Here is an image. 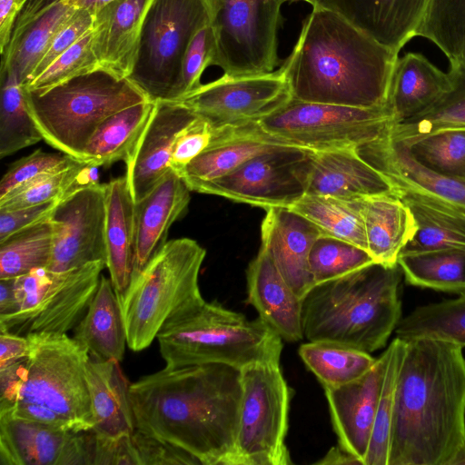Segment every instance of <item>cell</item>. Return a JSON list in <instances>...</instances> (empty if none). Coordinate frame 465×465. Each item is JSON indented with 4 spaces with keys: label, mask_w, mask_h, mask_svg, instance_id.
Instances as JSON below:
<instances>
[{
    "label": "cell",
    "mask_w": 465,
    "mask_h": 465,
    "mask_svg": "<svg viewBox=\"0 0 465 465\" xmlns=\"http://www.w3.org/2000/svg\"><path fill=\"white\" fill-rule=\"evenodd\" d=\"M465 442L462 347L406 341L400 363L388 465H449Z\"/></svg>",
    "instance_id": "cell-2"
},
{
    "label": "cell",
    "mask_w": 465,
    "mask_h": 465,
    "mask_svg": "<svg viewBox=\"0 0 465 465\" xmlns=\"http://www.w3.org/2000/svg\"><path fill=\"white\" fill-rule=\"evenodd\" d=\"M104 186L106 267L116 294H121L134 271L135 202L125 175L112 179Z\"/></svg>",
    "instance_id": "cell-31"
},
{
    "label": "cell",
    "mask_w": 465,
    "mask_h": 465,
    "mask_svg": "<svg viewBox=\"0 0 465 465\" xmlns=\"http://www.w3.org/2000/svg\"><path fill=\"white\" fill-rule=\"evenodd\" d=\"M389 125L377 137L356 147L360 156L381 173L396 193L418 195L465 216V180L423 165L405 143L391 136Z\"/></svg>",
    "instance_id": "cell-17"
},
{
    "label": "cell",
    "mask_w": 465,
    "mask_h": 465,
    "mask_svg": "<svg viewBox=\"0 0 465 465\" xmlns=\"http://www.w3.org/2000/svg\"><path fill=\"white\" fill-rule=\"evenodd\" d=\"M93 19L94 15L89 11L77 9L52 40L47 50L36 64L29 82L39 75L58 56L81 39L92 28Z\"/></svg>",
    "instance_id": "cell-53"
},
{
    "label": "cell",
    "mask_w": 465,
    "mask_h": 465,
    "mask_svg": "<svg viewBox=\"0 0 465 465\" xmlns=\"http://www.w3.org/2000/svg\"><path fill=\"white\" fill-rule=\"evenodd\" d=\"M77 9H85L93 15L102 7L114 0H65Z\"/></svg>",
    "instance_id": "cell-60"
},
{
    "label": "cell",
    "mask_w": 465,
    "mask_h": 465,
    "mask_svg": "<svg viewBox=\"0 0 465 465\" xmlns=\"http://www.w3.org/2000/svg\"><path fill=\"white\" fill-rule=\"evenodd\" d=\"M375 263L370 253L349 242L322 234L313 243L309 265L314 285Z\"/></svg>",
    "instance_id": "cell-46"
},
{
    "label": "cell",
    "mask_w": 465,
    "mask_h": 465,
    "mask_svg": "<svg viewBox=\"0 0 465 465\" xmlns=\"http://www.w3.org/2000/svg\"><path fill=\"white\" fill-rule=\"evenodd\" d=\"M405 143L426 167L465 180V128L442 129Z\"/></svg>",
    "instance_id": "cell-47"
},
{
    "label": "cell",
    "mask_w": 465,
    "mask_h": 465,
    "mask_svg": "<svg viewBox=\"0 0 465 465\" xmlns=\"http://www.w3.org/2000/svg\"><path fill=\"white\" fill-rule=\"evenodd\" d=\"M29 351L26 336L0 332V369L25 359Z\"/></svg>",
    "instance_id": "cell-56"
},
{
    "label": "cell",
    "mask_w": 465,
    "mask_h": 465,
    "mask_svg": "<svg viewBox=\"0 0 465 465\" xmlns=\"http://www.w3.org/2000/svg\"><path fill=\"white\" fill-rule=\"evenodd\" d=\"M306 193L345 200L397 194L391 183L353 147L312 151Z\"/></svg>",
    "instance_id": "cell-25"
},
{
    "label": "cell",
    "mask_w": 465,
    "mask_h": 465,
    "mask_svg": "<svg viewBox=\"0 0 465 465\" xmlns=\"http://www.w3.org/2000/svg\"><path fill=\"white\" fill-rule=\"evenodd\" d=\"M261 226V248L271 258L292 291L302 299L314 286L309 255L323 232L290 208L271 207Z\"/></svg>",
    "instance_id": "cell-21"
},
{
    "label": "cell",
    "mask_w": 465,
    "mask_h": 465,
    "mask_svg": "<svg viewBox=\"0 0 465 465\" xmlns=\"http://www.w3.org/2000/svg\"><path fill=\"white\" fill-rule=\"evenodd\" d=\"M452 88L421 114L399 124H390L391 136L411 143L447 128H465V64H450Z\"/></svg>",
    "instance_id": "cell-40"
},
{
    "label": "cell",
    "mask_w": 465,
    "mask_h": 465,
    "mask_svg": "<svg viewBox=\"0 0 465 465\" xmlns=\"http://www.w3.org/2000/svg\"><path fill=\"white\" fill-rule=\"evenodd\" d=\"M205 255L193 239L170 240L117 294L130 350L148 348L170 318L205 302L199 287Z\"/></svg>",
    "instance_id": "cell-7"
},
{
    "label": "cell",
    "mask_w": 465,
    "mask_h": 465,
    "mask_svg": "<svg viewBox=\"0 0 465 465\" xmlns=\"http://www.w3.org/2000/svg\"><path fill=\"white\" fill-rule=\"evenodd\" d=\"M216 37L212 23L199 28L191 39L183 59L177 84L169 100H178L198 88L204 70L214 64Z\"/></svg>",
    "instance_id": "cell-49"
},
{
    "label": "cell",
    "mask_w": 465,
    "mask_h": 465,
    "mask_svg": "<svg viewBox=\"0 0 465 465\" xmlns=\"http://www.w3.org/2000/svg\"><path fill=\"white\" fill-rule=\"evenodd\" d=\"M96 169L78 161L65 169L41 174L0 198V211L57 200L75 188L98 183Z\"/></svg>",
    "instance_id": "cell-43"
},
{
    "label": "cell",
    "mask_w": 465,
    "mask_h": 465,
    "mask_svg": "<svg viewBox=\"0 0 465 465\" xmlns=\"http://www.w3.org/2000/svg\"><path fill=\"white\" fill-rule=\"evenodd\" d=\"M290 98L288 83L279 68L256 75L223 74L174 101L222 129L255 123Z\"/></svg>",
    "instance_id": "cell-15"
},
{
    "label": "cell",
    "mask_w": 465,
    "mask_h": 465,
    "mask_svg": "<svg viewBox=\"0 0 465 465\" xmlns=\"http://www.w3.org/2000/svg\"><path fill=\"white\" fill-rule=\"evenodd\" d=\"M430 0H312V7L329 10L359 31L399 54L418 32Z\"/></svg>",
    "instance_id": "cell-22"
},
{
    "label": "cell",
    "mask_w": 465,
    "mask_h": 465,
    "mask_svg": "<svg viewBox=\"0 0 465 465\" xmlns=\"http://www.w3.org/2000/svg\"><path fill=\"white\" fill-rule=\"evenodd\" d=\"M449 465H465V442L456 452Z\"/></svg>",
    "instance_id": "cell-61"
},
{
    "label": "cell",
    "mask_w": 465,
    "mask_h": 465,
    "mask_svg": "<svg viewBox=\"0 0 465 465\" xmlns=\"http://www.w3.org/2000/svg\"><path fill=\"white\" fill-rule=\"evenodd\" d=\"M387 363V351L362 376L332 389H324L339 445L364 465Z\"/></svg>",
    "instance_id": "cell-20"
},
{
    "label": "cell",
    "mask_w": 465,
    "mask_h": 465,
    "mask_svg": "<svg viewBox=\"0 0 465 465\" xmlns=\"http://www.w3.org/2000/svg\"><path fill=\"white\" fill-rule=\"evenodd\" d=\"M216 9L217 0H153L128 79L150 100H169L191 39L199 28L212 23Z\"/></svg>",
    "instance_id": "cell-10"
},
{
    "label": "cell",
    "mask_w": 465,
    "mask_h": 465,
    "mask_svg": "<svg viewBox=\"0 0 465 465\" xmlns=\"http://www.w3.org/2000/svg\"><path fill=\"white\" fill-rule=\"evenodd\" d=\"M465 64V63H464Z\"/></svg>",
    "instance_id": "cell-63"
},
{
    "label": "cell",
    "mask_w": 465,
    "mask_h": 465,
    "mask_svg": "<svg viewBox=\"0 0 465 465\" xmlns=\"http://www.w3.org/2000/svg\"><path fill=\"white\" fill-rule=\"evenodd\" d=\"M103 261L64 272L37 268L15 278L17 312L0 316V332L67 333L85 315L99 286Z\"/></svg>",
    "instance_id": "cell-9"
},
{
    "label": "cell",
    "mask_w": 465,
    "mask_h": 465,
    "mask_svg": "<svg viewBox=\"0 0 465 465\" xmlns=\"http://www.w3.org/2000/svg\"><path fill=\"white\" fill-rule=\"evenodd\" d=\"M196 116L176 101H154L151 117L125 162V176L135 203L149 193L171 170L175 138Z\"/></svg>",
    "instance_id": "cell-19"
},
{
    "label": "cell",
    "mask_w": 465,
    "mask_h": 465,
    "mask_svg": "<svg viewBox=\"0 0 465 465\" xmlns=\"http://www.w3.org/2000/svg\"><path fill=\"white\" fill-rule=\"evenodd\" d=\"M60 199L14 210L0 211V242L20 230L49 218Z\"/></svg>",
    "instance_id": "cell-54"
},
{
    "label": "cell",
    "mask_w": 465,
    "mask_h": 465,
    "mask_svg": "<svg viewBox=\"0 0 465 465\" xmlns=\"http://www.w3.org/2000/svg\"><path fill=\"white\" fill-rule=\"evenodd\" d=\"M153 0H114L94 15L92 48L99 70L129 78L135 67L144 18Z\"/></svg>",
    "instance_id": "cell-23"
},
{
    "label": "cell",
    "mask_w": 465,
    "mask_h": 465,
    "mask_svg": "<svg viewBox=\"0 0 465 465\" xmlns=\"http://www.w3.org/2000/svg\"><path fill=\"white\" fill-rule=\"evenodd\" d=\"M299 355L323 389H332L357 380L377 358L361 350L330 341L303 343Z\"/></svg>",
    "instance_id": "cell-36"
},
{
    "label": "cell",
    "mask_w": 465,
    "mask_h": 465,
    "mask_svg": "<svg viewBox=\"0 0 465 465\" xmlns=\"http://www.w3.org/2000/svg\"><path fill=\"white\" fill-rule=\"evenodd\" d=\"M391 123L387 107L357 108L293 98L255 122L269 136L311 151L356 148L377 137Z\"/></svg>",
    "instance_id": "cell-12"
},
{
    "label": "cell",
    "mask_w": 465,
    "mask_h": 465,
    "mask_svg": "<svg viewBox=\"0 0 465 465\" xmlns=\"http://www.w3.org/2000/svg\"><path fill=\"white\" fill-rule=\"evenodd\" d=\"M50 220L54 248L46 269L64 272L97 261L106 264L104 183L72 190L59 200Z\"/></svg>",
    "instance_id": "cell-16"
},
{
    "label": "cell",
    "mask_w": 465,
    "mask_h": 465,
    "mask_svg": "<svg viewBox=\"0 0 465 465\" xmlns=\"http://www.w3.org/2000/svg\"><path fill=\"white\" fill-rule=\"evenodd\" d=\"M398 265L372 263L314 285L302 298L303 335L371 353L383 348L401 320Z\"/></svg>",
    "instance_id": "cell-4"
},
{
    "label": "cell",
    "mask_w": 465,
    "mask_h": 465,
    "mask_svg": "<svg viewBox=\"0 0 465 465\" xmlns=\"http://www.w3.org/2000/svg\"><path fill=\"white\" fill-rule=\"evenodd\" d=\"M312 151L281 145L250 158L197 193L263 208H290L307 192Z\"/></svg>",
    "instance_id": "cell-14"
},
{
    "label": "cell",
    "mask_w": 465,
    "mask_h": 465,
    "mask_svg": "<svg viewBox=\"0 0 465 465\" xmlns=\"http://www.w3.org/2000/svg\"><path fill=\"white\" fill-rule=\"evenodd\" d=\"M290 209L312 222L323 234L349 242L367 251L360 199L345 200L306 193Z\"/></svg>",
    "instance_id": "cell-37"
},
{
    "label": "cell",
    "mask_w": 465,
    "mask_h": 465,
    "mask_svg": "<svg viewBox=\"0 0 465 465\" xmlns=\"http://www.w3.org/2000/svg\"><path fill=\"white\" fill-rule=\"evenodd\" d=\"M367 252L376 263L392 267L413 238L417 223L410 208L395 194L360 199Z\"/></svg>",
    "instance_id": "cell-32"
},
{
    "label": "cell",
    "mask_w": 465,
    "mask_h": 465,
    "mask_svg": "<svg viewBox=\"0 0 465 465\" xmlns=\"http://www.w3.org/2000/svg\"><path fill=\"white\" fill-rule=\"evenodd\" d=\"M92 40L91 28L39 75L24 85L25 89L32 94H41L74 77L99 70L92 48Z\"/></svg>",
    "instance_id": "cell-48"
},
{
    "label": "cell",
    "mask_w": 465,
    "mask_h": 465,
    "mask_svg": "<svg viewBox=\"0 0 465 465\" xmlns=\"http://www.w3.org/2000/svg\"><path fill=\"white\" fill-rule=\"evenodd\" d=\"M135 465H203L191 453L135 429L131 433Z\"/></svg>",
    "instance_id": "cell-51"
},
{
    "label": "cell",
    "mask_w": 465,
    "mask_h": 465,
    "mask_svg": "<svg viewBox=\"0 0 465 465\" xmlns=\"http://www.w3.org/2000/svg\"><path fill=\"white\" fill-rule=\"evenodd\" d=\"M1 465H90L88 431L0 414Z\"/></svg>",
    "instance_id": "cell-18"
},
{
    "label": "cell",
    "mask_w": 465,
    "mask_h": 465,
    "mask_svg": "<svg viewBox=\"0 0 465 465\" xmlns=\"http://www.w3.org/2000/svg\"><path fill=\"white\" fill-rule=\"evenodd\" d=\"M241 369L203 363L163 369L130 384L135 428L203 465H235Z\"/></svg>",
    "instance_id": "cell-1"
},
{
    "label": "cell",
    "mask_w": 465,
    "mask_h": 465,
    "mask_svg": "<svg viewBox=\"0 0 465 465\" xmlns=\"http://www.w3.org/2000/svg\"><path fill=\"white\" fill-rule=\"evenodd\" d=\"M287 145L263 133L255 123L216 129L211 144L192 160L179 176L193 192L230 173L250 158L272 148Z\"/></svg>",
    "instance_id": "cell-28"
},
{
    "label": "cell",
    "mask_w": 465,
    "mask_h": 465,
    "mask_svg": "<svg viewBox=\"0 0 465 465\" xmlns=\"http://www.w3.org/2000/svg\"><path fill=\"white\" fill-rule=\"evenodd\" d=\"M25 336L26 357L0 369V408L37 404L68 420L76 432L92 430L94 423L85 377L88 350L66 333Z\"/></svg>",
    "instance_id": "cell-6"
},
{
    "label": "cell",
    "mask_w": 465,
    "mask_h": 465,
    "mask_svg": "<svg viewBox=\"0 0 465 465\" xmlns=\"http://www.w3.org/2000/svg\"><path fill=\"white\" fill-rule=\"evenodd\" d=\"M396 195L410 208L418 226L401 254L465 251V216L410 193L397 192Z\"/></svg>",
    "instance_id": "cell-35"
},
{
    "label": "cell",
    "mask_w": 465,
    "mask_h": 465,
    "mask_svg": "<svg viewBox=\"0 0 465 465\" xmlns=\"http://www.w3.org/2000/svg\"><path fill=\"white\" fill-rule=\"evenodd\" d=\"M216 129L197 115L177 134L170 159V168L178 175L184 167L213 142Z\"/></svg>",
    "instance_id": "cell-52"
},
{
    "label": "cell",
    "mask_w": 465,
    "mask_h": 465,
    "mask_svg": "<svg viewBox=\"0 0 465 465\" xmlns=\"http://www.w3.org/2000/svg\"><path fill=\"white\" fill-rule=\"evenodd\" d=\"M242 400L235 465H290L285 439L292 391L280 363H254L241 369Z\"/></svg>",
    "instance_id": "cell-11"
},
{
    "label": "cell",
    "mask_w": 465,
    "mask_h": 465,
    "mask_svg": "<svg viewBox=\"0 0 465 465\" xmlns=\"http://www.w3.org/2000/svg\"><path fill=\"white\" fill-rule=\"evenodd\" d=\"M74 339L88 350L90 356L123 360L127 345L126 331L110 278L102 274L85 315L74 330Z\"/></svg>",
    "instance_id": "cell-33"
},
{
    "label": "cell",
    "mask_w": 465,
    "mask_h": 465,
    "mask_svg": "<svg viewBox=\"0 0 465 465\" xmlns=\"http://www.w3.org/2000/svg\"><path fill=\"white\" fill-rule=\"evenodd\" d=\"M28 0H0V53L6 47L15 19Z\"/></svg>",
    "instance_id": "cell-57"
},
{
    "label": "cell",
    "mask_w": 465,
    "mask_h": 465,
    "mask_svg": "<svg viewBox=\"0 0 465 465\" xmlns=\"http://www.w3.org/2000/svg\"><path fill=\"white\" fill-rule=\"evenodd\" d=\"M398 264L410 285L465 293V251L436 250L401 254Z\"/></svg>",
    "instance_id": "cell-39"
},
{
    "label": "cell",
    "mask_w": 465,
    "mask_h": 465,
    "mask_svg": "<svg viewBox=\"0 0 465 465\" xmlns=\"http://www.w3.org/2000/svg\"><path fill=\"white\" fill-rule=\"evenodd\" d=\"M282 0H217L212 21L214 64L223 74L244 76L275 71Z\"/></svg>",
    "instance_id": "cell-13"
},
{
    "label": "cell",
    "mask_w": 465,
    "mask_h": 465,
    "mask_svg": "<svg viewBox=\"0 0 465 465\" xmlns=\"http://www.w3.org/2000/svg\"><path fill=\"white\" fill-rule=\"evenodd\" d=\"M119 361L90 356L85 377L96 435L116 437L134 431L130 384Z\"/></svg>",
    "instance_id": "cell-30"
},
{
    "label": "cell",
    "mask_w": 465,
    "mask_h": 465,
    "mask_svg": "<svg viewBox=\"0 0 465 465\" xmlns=\"http://www.w3.org/2000/svg\"><path fill=\"white\" fill-rule=\"evenodd\" d=\"M77 8L65 0H28L1 54V73L12 68L25 85L58 31Z\"/></svg>",
    "instance_id": "cell-24"
},
{
    "label": "cell",
    "mask_w": 465,
    "mask_h": 465,
    "mask_svg": "<svg viewBox=\"0 0 465 465\" xmlns=\"http://www.w3.org/2000/svg\"><path fill=\"white\" fill-rule=\"evenodd\" d=\"M14 282L15 278L0 279V316L11 315L19 310Z\"/></svg>",
    "instance_id": "cell-58"
},
{
    "label": "cell",
    "mask_w": 465,
    "mask_h": 465,
    "mask_svg": "<svg viewBox=\"0 0 465 465\" xmlns=\"http://www.w3.org/2000/svg\"><path fill=\"white\" fill-rule=\"evenodd\" d=\"M398 54L338 15L312 7L280 69L293 99L384 108Z\"/></svg>",
    "instance_id": "cell-3"
},
{
    "label": "cell",
    "mask_w": 465,
    "mask_h": 465,
    "mask_svg": "<svg viewBox=\"0 0 465 465\" xmlns=\"http://www.w3.org/2000/svg\"><path fill=\"white\" fill-rule=\"evenodd\" d=\"M418 36L436 45L450 64L465 63V0H430Z\"/></svg>",
    "instance_id": "cell-44"
},
{
    "label": "cell",
    "mask_w": 465,
    "mask_h": 465,
    "mask_svg": "<svg viewBox=\"0 0 465 465\" xmlns=\"http://www.w3.org/2000/svg\"><path fill=\"white\" fill-rule=\"evenodd\" d=\"M165 366L225 363L242 369L280 363L282 339L260 317L247 319L216 302L170 318L156 337Z\"/></svg>",
    "instance_id": "cell-5"
},
{
    "label": "cell",
    "mask_w": 465,
    "mask_h": 465,
    "mask_svg": "<svg viewBox=\"0 0 465 465\" xmlns=\"http://www.w3.org/2000/svg\"><path fill=\"white\" fill-rule=\"evenodd\" d=\"M406 341L395 337L387 347V363L364 465H388L397 374Z\"/></svg>",
    "instance_id": "cell-45"
},
{
    "label": "cell",
    "mask_w": 465,
    "mask_h": 465,
    "mask_svg": "<svg viewBox=\"0 0 465 465\" xmlns=\"http://www.w3.org/2000/svg\"><path fill=\"white\" fill-rule=\"evenodd\" d=\"M315 463L321 465H363L358 458L342 449L340 445L330 449L326 455Z\"/></svg>",
    "instance_id": "cell-59"
},
{
    "label": "cell",
    "mask_w": 465,
    "mask_h": 465,
    "mask_svg": "<svg viewBox=\"0 0 465 465\" xmlns=\"http://www.w3.org/2000/svg\"><path fill=\"white\" fill-rule=\"evenodd\" d=\"M0 414L35 421L53 428L76 432L74 425L54 411L33 403H15L0 408Z\"/></svg>",
    "instance_id": "cell-55"
},
{
    "label": "cell",
    "mask_w": 465,
    "mask_h": 465,
    "mask_svg": "<svg viewBox=\"0 0 465 465\" xmlns=\"http://www.w3.org/2000/svg\"><path fill=\"white\" fill-rule=\"evenodd\" d=\"M77 162L64 153L37 149L9 166L0 182V198L41 174L65 169Z\"/></svg>",
    "instance_id": "cell-50"
},
{
    "label": "cell",
    "mask_w": 465,
    "mask_h": 465,
    "mask_svg": "<svg viewBox=\"0 0 465 465\" xmlns=\"http://www.w3.org/2000/svg\"><path fill=\"white\" fill-rule=\"evenodd\" d=\"M43 139L26 103L24 84L14 69L1 73L0 157Z\"/></svg>",
    "instance_id": "cell-41"
},
{
    "label": "cell",
    "mask_w": 465,
    "mask_h": 465,
    "mask_svg": "<svg viewBox=\"0 0 465 465\" xmlns=\"http://www.w3.org/2000/svg\"><path fill=\"white\" fill-rule=\"evenodd\" d=\"M53 248L54 226L50 217L13 233L0 242V279L46 268Z\"/></svg>",
    "instance_id": "cell-42"
},
{
    "label": "cell",
    "mask_w": 465,
    "mask_h": 465,
    "mask_svg": "<svg viewBox=\"0 0 465 465\" xmlns=\"http://www.w3.org/2000/svg\"><path fill=\"white\" fill-rule=\"evenodd\" d=\"M247 302L259 317L286 341L304 338L302 299L290 287L269 255L262 249L247 272Z\"/></svg>",
    "instance_id": "cell-27"
},
{
    "label": "cell",
    "mask_w": 465,
    "mask_h": 465,
    "mask_svg": "<svg viewBox=\"0 0 465 465\" xmlns=\"http://www.w3.org/2000/svg\"><path fill=\"white\" fill-rule=\"evenodd\" d=\"M282 1L284 3V2L289 1V0H282ZM300 1H304V2H307V3L311 4V5L312 3V0H300Z\"/></svg>",
    "instance_id": "cell-62"
},
{
    "label": "cell",
    "mask_w": 465,
    "mask_h": 465,
    "mask_svg": "<svg viewBox=\"0 0 465 465\" xmlns=\"http://www.w3.org/2000/svg\"><path fill=\"white\" fill-rule=\"evenodd\" d=\"M190 192L172 169L135 203V245L132 278L165 245L172 224L186 212Z\"/></svg>",
    "instance_id": "cell-26"
},
{
    "label": "cell",
    "mask_w": 465,
    "mask_h": 465,
    "mask_svg": "<svg viewBox=\"0 0 465 465\" xmlns=\"http://www.w3.org/2000/svg\"><path fill=\"white\" fill-rule=\"evenodd\" d=\"M29 113L43 139L81 162L97 127L111 114L150 100L131 80L97 70L41 94L25 89Z\"/></svg>",
    "instance_id": "cell-8"
},
{
    "label": "cell",
    "mask_w": 465,
    "mask_h": 465,
    "mask_svg": "<svg viewBox=\"0 0 465 465\" xmlns=\"http://www.w3.org/2000/svg\"><path fill=\"white\" fill-rule=\"evenodd\" d=\"M396 337L432 339L465 346V293L457 299L419 306L401 318Z\"/></svg>",
    "instance_id": "cell-38"
},
{
    "label": "cell",
    "mask_w": 465,
    "mask_h": 465,
    "mask_svg": "<svg viewBox=\"0 0 465 465\" xmlns=\"http://www.w3.org/2000/svg\"><path fill=\"white\" fill-rule=\"evenodd\" d=\"M451 88L449 72H442L421 54L408 53L395 63L386 107L394 124L402 123L432 107Z\"/></svg>",
    "instance_id": "cell-29"
},
{
    "label": "cell",
    "mask_w": 465,
    "mask_h": 465,
    "mask_svg": "<svg viewBox=\"0 0 465 465\" xmlns=\"http://www.w3.org/2000/svg\"><path fill=\"white\" fill-rule=\"evenodd\" d=\"M154 107V101H144L125 107L108 116L89 139L81 162L100 167L128 160L143 134Z\"/></svg>",
    "instance_id": "cell-34"
}]
</instances>
